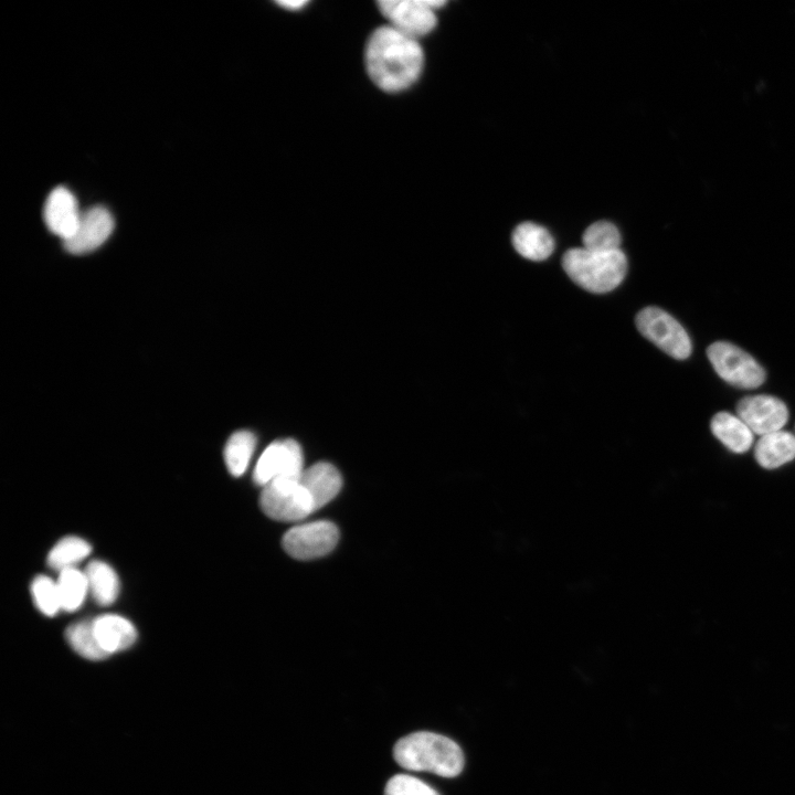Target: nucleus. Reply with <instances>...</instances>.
I'll return each instance as SVG.
<instances>
[{"label": "nucleus", "mask_w": 795, "mask_h": 795, "mask_svg": "<svg viewBox=\"0 0 795 795\" xmlns=\"http://www.w3.org/2000/svg\"><path fill=\"white\" fill-rule=\"evenodd\" d=\"M113 230L112 213L104 206H92L82 212L75 232L63 244L71 254L89 253L103 245Z\"/></svg>", "instance_id": "nucleus-11"}, {"label": "nucleus", "mask_w": 795, "mask_h": 795, "mask_svg": "<svg viewBox=\"0 0 795 795\" xmlns=\"http://www.w3.org/2000/svg\"><path fill=\"white\" fill-rule=\"evenodd\" d=\"M56 584L62 610L66 612L80 608L89 592L85 572L76 568L60 572Z\"/></svg>", "instance_id": "nucleus-21"}, {"label": "nucleus", "mask_w": 795, "mask_h": 795, "mask_svg": "<svg viewBox=\"0 0 795 795\" xmlns=\"http://www.w3.org/2000/svg\"><path fill=\"white\" fill-rule=\"evenodd\" d=\"M562 267L583 289L604 294L623 282L627 272V259L621 250L592 252L584 247H574L563 254Z\"/></svg>", "instance_id": "nucleus-3"}, {"label": "nucleus", "mask_w": 795, "mask_h": 795, "mask_svg": "<svg viewBox=\"0 0 795 795\" xmlns=\"http://www.w3.org/2000/svg\"><path fill=\"white\" fill-rule=\"evenodd\" d=\"M93 626L99 645L108 655L129 648L137 639L132 623L117 614L99 615L93 619Z\"/></svg>", "instance_id": "nucleus-13"}, {"label": "nucleus", "mask_w": 795, "mask_h": 795, "mask_svg": "<svg viewBox=\"0 0 795 795\" xmlns=\"http://www.w3.org/2000/svg\"><path fill=\"white\" fill-rule=\"evenodd\" d=\"M65 638L73 650L86 659L103 660L109 656L96 638L93 619L71 624L65 630Z\"/></svg>", "instance_id": "nucleus-19"}, {"label": "nucleus", "mask_w": 795, "mask_h": 795, "mask_svg": "<svg viewBox=\"0 0 795 795\" xmlns=\"http://www.w3.org/2000/svg\"><path fill=\"white\" fill-rule=\"evenodd\" d=\"M707 356L718 375L740 389H755L765 380L764 369L748 352L727 341H716Z\"/></svg>", "instance_id": "nucleus-6"}, {"label": "nucleus", "mask_w": 795, "mask_h": 795, "mask_svg": "<svg viewBox=\"0 0 795 795\" xmlns=\"http://www.w3.org/2000/svg\"><path fill=\"white\" fill-rule=\"evenodd\" d=\"M31 594L38 610L46 616H54L62 610L56 581L38 575L31 583Z\"/></svg>", "instance_id": "nucleus-24"}, {"label": "nucleus", "mask_w": 795, "mask_h": 795, "mask_svg": "<svg viewBox=\"0 0 795 795\" xmlns=\"http://www.w3.org/2000/svg\"><path fill=\"white\" fill-rule=\"evenodd\" d=\"M300 478L309 489L317 510L331 501L342 486L341 475L338 469L325 462L304 469Z\"/></svg>", "instance_id": "nucleus-15"}, {"label": "nucleus", "mask_w": 795, "mask_h": 795, "mask_svg": "<svg viewBox=\"0 0 795 795\" xmlns=\"http://www.w3.org/2000/svg\"><path fill=\"white\" fill-rule=\"evenodd\" d=\"M300 475L279 478L263 487L259 506L267 517L278 521H298L317 510Z\"/></svg>", "instance_id": "nucleus-4"}, {"label": "nucleus", "mask_w": 795, "mask_h": 795, "mask_svg": "<svg viewBox=\"0 0 795 795\" xmlns=\"http://www.w3.org/2000/svg\"><path fill=\"white\" fill-rule=\"evenodd\" d=\"M712 434L731 452H748L754 441V433L738 416L729 412L717 413L710 423Z\"/></svg>", "instance_id": "nucleus-17"}, {"label": "nucleus", "mask_w": 795, "mask_h": 795, "mask_svg": "<svg viewBox=\"0 0 795 795\" xmlns=\"http://www.w3.org/2000/svg\"><path fill=\"white\" fill-rule=\"evenodd\" d=\"M511 242L518 254L534 262L547 259L554 250L549 231L532 222L520 223L512 232Z\"/></svg>", "instance_id": "nucleus-14"}, {"label": "nucleus", "mask_w": 795, "mask_h": 795, "mask_svg": "<svg viewBox=\"0 0 795 795\" xmlns=\"http://www.w3.org/2000/svg\"><path fill=\"white\" fill-rule=\"evenodd\" d=\"M339 530L326 520L299 524L283 537V547L293 558L311 560L328 554L337 544Z\"/></svg>", "instance_id": "nucleus-8"}, {"label": "nucleus", "mask_w": 795, "mask_h": 795, "mask_svg": "<svg viewBox=\"0 0 795 795\" xmlns=\"http://www.w3.org/2000/svg\"><path fill=\"white\" fill-rule=\"evenodd\" d=\"M91 544L78 537H65L61 539L49 552L47 564L50 568L62 572L75 565L89 555Z\"/></svg>", "instance_id": "nucleus-22"}, {"label": "nucleus", "mask_w": 795, "mask_h": 795, "mask_svg": "<svg viewBox=\"0 0 795 795\" xmlns=\"http://www.w3.org/2000/svg\"><path fill=\"white\" fill-rule=\"evenodd\" d=\"M395 762L410 771L455 777L464 767L462 749L442 734L420 731L400 739L393 748Z\"/></svg>", "instance_id": "nucleus-2"}, {"label": "nucleus", "mask_w": 795, "mask_h": 795, "mask_svg": "<svg viewBox=\"0 0 795 795\" xmlns=\"http://www.w3.org/2000/svg\"><path fill=\"white\" fill-rule=\"evenodd\" d=\"M255 444V435L250 431H239L230 436L224 447V462L233 476L240 477L245 473Z\"/></svg>", "instance_id": "nucleus-20"}, {"label": "nucleus", "mask_w": 795, "mask_h": 795, "mask_svg": "<svg viewBox=\"0 0 795 795\" xmlns=\"http://www.w3.org/2000/svg\"><path fill=\"white\" fill-rule=\"evenodd\" d=\"M754 457L766 469L785 465L795 458V435L781 430L761 436L754 448Z\"/></svg>", "instance_id": "nucleus-16"}, {"label": "nucleus", "mask_w": 795, "mask_h": 795, "mask_svg": "<svg viewBox=\"0 0 795 795\" xmlns=\"http://www.w3.org/2000/svg\"><path fill=\"white\" fill-rule=\"evenodd\" d=\"M635 324L645 338L674 359L685 360L691 354L692 344L689 335L664 309L645 307L637 314Z\"/></svg>", "instance_id": "nucleus-5"}, {"label": "nucleus", "mask_w": 795, "mask_h": 795, "mask_svg": "<svg viewBox=\"0 0 795 795\" xmlns=\"http://www.w3.org/2000/svg\"><path fill=\"white\" fill-rule=\"evenodd\" d=\"M304 456L299 444L290 438L275 441L263 452L253 473L255 484L265 487L279 478L296 477L303 471Z\"/></svg>", "instance_id": "nucleus-9"}, {"label": "nucleus", "mask_w": 795, "mask_h": 795, "mask_svg": "<svg viewBox=\"0 0 795 795\" xmlns=\"http://www.w3.org/2000/svg\"><path fill=\"white\" fill-rule=\"evenodd\" d=\"M277 4H279L280 7L288 9V10H298V9H301L304 6H306L307 1L288 0V1H278Z\"/></svg>", "instance_id": "nucleus-26"}, {"label": "nucleus", "mask_w": 795, "mask_h": 795, "mask_svg": "<svg viewBox=\"0 0 795 795\" xmlns=\"http://www.w3.org/2000/svg\"><path fill=\"white\" fill-rule=\"evenodd\" d=\"M738 416L749 428L761 436L781 431L788 421L786 404L771 395H752L736 405Z\"/></svg>", "instance_id": "nucleus-10"}, {"label": "nucleus", "mask_w": 795, "mask_h": 795, "mask_svg": "<svg viewBox=\"0 0 795 795\" xmlns=\"http://www.w3.org/2000/svg\"><path fill=\"white\" fill-rule=\"evenodd\" d=\"M378 4L381 13L389 20L390 26L417 40L435 28V10L443 7L445 1L382 0Z\"/></svg>", "instance_id": "nucleus-7"}, {"label": "nucleus", "mask_w": 795, "mask_h": 795, "mask_svg": "<svg viewBox=\"0 0 795 795\" xmlns=\"http://www.w3.org/2000/svg\"><path fill=\"white\" fill-rule=\"evenodd\" d=\"M82 212L75 195L67 188L57 187L45 200L43 218L47 229L65 241L75 232Z\"/></svg>", "instance_id": "nucleus-12"}, {"label": "nucleus", "mask_w": 795, "mask_h": 795, "mask_svg": "<svg viewBox=\"0 0 795 795\" xmlns=\"http://www.w3.org/2000/svg\"><path fill=\"white\" fill-rule=\"evenodd\" d=\"M582 243L584 248L592 252H612L619 250L621 234L613 223L597 221L585 230Z\"/></svg>", "instance_id": "nucleus-23"}, {"label": "nucleus", "mask_w": 795, "mask_h": 795, "mask_svg": "<svg viewBox=\"0 0 795 795\" xmlns=\"http://www.w3.org/2000/svg\"><path fill=\"white\" fill-rule=\"evenodd\" d=\"M84 572L95 602L103 606L113 604L119 593V580L114 569L106 562L94 560Z\"/></svg>", "instance_id": "nucleus-18"}, {"label": "nucleus", "mask_w": 795, "mask_h": 795, "mask_svg": "<svg viewBox=\"0 0 795 795\" xmlns=\"http://www.w3.org/2000/svg\"><path fill=\"white\" fill-rule=\"evenodd\" d=\"M424 55L417 40L390 25L377 29L365 46V66L381 89L396 93L409 88L421 75Z\"/></svg>", "instance_id": "nucleus-1"}, {"label": "nucleus", "mask_w": 795, "mask_h": 795, "mask_svg": "<svg viewBox=\"0 0 795 795\" xmlns=\"http://www.w3.org/2000/svg\"><path fill=\"white\" fill-rule=\"evenodd\" d=\"M384 795H439L433 787L420 778L396 774L392 776L384 788Z\"/></svg>", "instance_id": "nucleus-25"}]
</instances>
